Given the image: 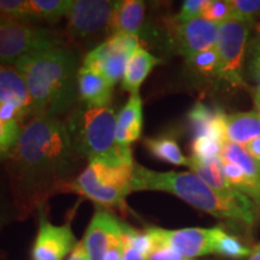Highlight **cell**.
<instances>
[{
    "label": "cell",
    "instance_id": "cell-30",
    "mask_svg": "<svg viewBox=\"0 0 260 260\" xmlns=\"http://www.w3.org/2000/svg\"><path fill=\"white\" fill-rule=\"evenodd\" d=\"M224 144L225 142L217 139L209 138V136L195 138L193 142H191V152H193L191 155L200 159L220 158L224 148Z\"/></svg>",
    "mask_w": 260,
    "mask_h": 260
},
{
    "label": "cell",
    "instance_id": "cell-5",
    "mask_svg": "<svg viewBox=\"0 0 260 260\" xmlns=\"http://www.w3.org/2000/svg\"><path fill=\"white\" fill-rule=\"evenodd\" d=\"M133 165L111 167L92 161L70 186L69 193L82 195L104 209H116L123 216L129 212L126 197L133 191Z\"/></svg>",
    "mask_w": 260,
    "mask_h": 260
},
{
    "label": "cell",
    "instance_id": "cell-8",
    "mask_svg": "<svg viewBox=\"0 0 260 260\" xmlns=\"http://www.w3.org/2000/svg\"><path fill=\"white\" fill-rule=\"evenodd\" d=\"M252 24V22L237 18L219 24L218 38L214 47L218 54L216 80L234 88L246 86L242 71Z\"/></svg>",
    "mask_w": 260,
    "mask_h": 260
},
{
    "label": "cell",
    "instance_id": "cell-31",
    "mask_svg": "<svg viewBox=\"0 0 260 260\" xmlns=\"http://www.w3.org/2000/svg\"><path fill=\"white\" fill-rule=\"evenodd\" d=\"M201 17L216 24H222L233 18L230 0H209Z\"/></svg>",
    "mask_w": 260,
    "mask_h": 260
},
{
    "label": "cell",
    "instance_id": "cell-33",
    "mask_svg": "<svg viewBox=\"0 0 260 260\" xmlns=\"http://www.w3.org/2000/svg\"><path fill=\"white\" fill-rule=\"evenodd\" d=\"M207 3L209 0H186L182 4L181 11L175 16V18L178 22H188L191 19L200 18Z\"/></svg>",
    "mask_w": 260,
    "mask_h": 260
},
{
    "label": "cell",
    "instance_id": "cell-7",
    "mask_svg": "<svg viewBox=\"0 0 260 260\" xmlns=\"http://www.w3.org/2000/svg\"><path fill=\"white\" fill-rule=\"evenodd\" d=\"M65 45L67 38L48 28L0 19V64L15 65L32 52Z\"/></svg>",
    "mask_w": 260,
    "mask_h": 260
},
{
    "label": "cell",
    "instance_id": "cell-22",
    "mask_svg": "<svg viewBox=\"0 0 260 260\" xmlns=\"http://www.w3.org/2000/svg\"><path fill=\"white\" fill-rule=\"evenodd\" d=\"M146 5L140 0L117 2L113 17V34L139 37L145 23Z\"/></svg>",
    "mask_w": 260,
    "mask_h": 260
},
{
    "label": "cell",
    "instance_id": "cell-13",
    "mask_svg": "<svg viewBox=\"0 0 260 260\" xmlns=\"http://www.w3.org/2000/svg\"><path fill=\"white\" fill-rule=\"evenodd\" d=\"M122 236V222L111 211L96 206L82 240L88 260H104L107 249Z\"/></svg>",
    "mask_w": 260,
    "mask_h": 260
},
{
    "label": "cell",
    "instance_id": "cell-32",
    "mask_svg": "<svg viewBox=\"0 0 260 260\" xmlns=\"http://www.w3.org/2000/svg\"><path fill=\"white\" fill-rule=\"evenodd\" d=\"M230 4L233 18L254 23V19L260 16V0H230Z\"/></svg>",
    "mask_w": 260,
    "mask_h": 260
},
{
    "label": "cell",
    "instance_id": "cell-15",
    "mask_svg": "<svg viewBox=\"0 0 260 260\" xmlns=\"http://www.w3.org/2000/svg\"><path fill=\"white\" fill-rule=\"evenodd\" d=\"M144 126L142 100L140 94H130L128 102L117 115L116 140L124 155L133 160L132 145L140 139Z\"/></svg>",
    "mask_w": 260,
    "mask_h": 260
},
{
    "label": "cell",
    "instance_id": "cell-36",
    "mask_svg": "<svg viewBox=\"0 0 260 260\" xmlns=\"http://www.w3.org/2000/svg\"><path fill=\"white\" fill-rule=\"evenodd\" d=\"M148 260H183V258L171 249L155 248L148 256Z\"/></svg>",
    "mask_w": 260,
    "mask_h": 260
},
{
    "label": "cell",
    "instance_id": "cell-21",
    "mask_svg": "<svg viewBox=\"0 0 260 260\" xmlns=\"http://www.w3.org/2000/svg\"><path fill=\"white\" fill-rule=\"evenodd\" d=\"M256 138H260V118L255 111L235 112L226 115V142L245 146Z\"/></svg>",
    "mask_w": 260,
    "mask_h": 260
},
{
    "label": "cell",
    "instance_id": "cell-9",
    "mask_svg": "<svg viewBox=\"0 0 260 260\" xmlns=\"http://www.w3.org/2000/svg\"><path fill=\"white\" fill-rule=\"evenodd\" d=\"M139 46V37L113 34L86 53L81 67L102 75L115 87L124 76L128 60Z\"/></svg>",
    "mask_w": 260,
    "mask_h": 260
},
{
    "label": "cell",
    "instance_id": "cell-37",
    "mask_svg": "<svg viewBox=\"0 0 260 260\" xmlns=\"http://www.w3.org/2000/svg\"><path fill=\"white\" fill-rule=\"evenodd\" d=\"M123 260H148V256H146L144 253L138 251V249L124 241V258H123Z\"/></svg>",
    "mask_w": 260,
    "mask_h": 260
},
{
    "label": "cell",
    "instance_id": "cell-38",
    "mask_svg": "<svg viewBox=\"0 0 260 260\" xmlns=\"http://www.w3.org/2000/svg\"><path fill=\"white\" fill-rule=\"evenodd\" d=\"M246 149V152L248 154H251L253 158L260 161V138H256L253 141L248 142V144L242 146Z\"/></svg>",
    "mask_w": 260,
    "mask_h": 260
},
{
    "label": "cell",
    "instance_id": "cell-39",
    "mask_svg": "<svg viewBox=\"0 0 260 260\" xmlns=\"http://www.w3.org/2000/svg\"><path fill=\"white\" fill-rule=\"evenodd\" d=\"M68 260H88V256H87L86 248H84L83 241H80L77 243V246L75 247V249L70 253V256Z\"/></svg>",
    "mask_w": 260,
    "mask_h": 260
},
{
    "label": "cell",
    "instance_id": "cell-40",
    "mask_svg": "<svg viewBox=\"0 0 260 260\" xmlns=\"http://www.w3.org/2000/svg\"><path fill=\"white\" fill-rule=\"evenodd\" d=\"M253 100H254L256 113H258V116L260 118V86L256 87V88L254 89V92H253Z\"/></svg>",
    "mask_w": 260,
    "mask_h": 260
},
{
    "label": "cell",
    "instance_id": "cell-41",
    "mask_svg": "<svg viewBox=\"0 0 260 260\" xmlns=\"http://www.w3.org/2000/svg\"><path fill=\"white\" fill-rule=\"evenodd\" d=\"M248 260H260V243L255 246V248H253L252 254L249 255Z\"/></svg>",
    "mask_w": 260,
    "mask_h": 260
},
{
    "label": "cell",
    "instance_id": "cell-28",
    "mask_svg": "<svg viewBox=\"0 0 260 260\" xmlns=\"http://www.w3.org/2000/svg\"><path fill=\"white\" fill-rule=\"evenodd\" d=\"M0 19L31 23L29 0H0Z\"/></svg>",
    "mask_w": 260,
    "mask_h": 260
},
{
    "label": "cell",
    "instance_id": "cell-26",
    "mask_svg": "<svg viewBox=\"0 0 260 260\" xmlns=\"http://www.w3.org/2000/svg\"><path fill=\"white\" fill-rule=\"evenodd\" d=\"M22 219L23 217L16 206L6 176L0 177V234L11 223Z\"/></svg>",
    "mask_w": 260,
    "mask_h": 260
},
{
    "label": "cell",
    "instance_id": "cell-17",
    "mask_svg": "<svg viewBox=\"0 0 260 260\" xmlns=\"http://www.w3.org/2000/svg\"><path fill=\"white\" fill-rule=\"evenodd\" d=\"M220 159L235 162L245 172L247 180L245 195L253 201L256 213L260 217V161L247 153L242 146L232 144V142L224 144Z\"/></svg>",
    "mask_w": 260,
    "mask_h": 260
},
{
    "label": "cell",
    "instance_id": "cell-19",
    "mask_svg": "<svg viewBox=\"0 0 260 260\" xmlns=\"http://www.w3.org/2000/svg\"><path fill=\"white\" fill-rule=\"evenodd\" d=\"M77 84L80 103L89 107H105L110 105L113 86L102 75L81 67Z\"/></svg>",
    "mask_w": 260,
    "mask_h": 260
},
{
    "label": "cell",
    "instance_id": "cell-6",
    "mask_svg": "<svg viewBox=\"0 0 260 260\" xmlns=\"http://www.w3.org/2000/svg\"><path fill=\"white\" fill-rule=\"evenodd\" d=\"M116 8L111 0H74L64 37L73 45L95 48L113 35Z\"/></svg>",
    "mask_w": 260,
    "mask_h": 260
},
{
    "label": "cell",
    "instance_id": "cell-20",
    "mask_svg": "<svg viewBox=\"0 0 260 260\" xmlns=\"http://www.w3.org/2000/svg\"><path fill=\"white\" fill-rule=\"evenodd\" d=\"M158 64L159 59L157 57L145 47L139 46L126 64L124 76L122 79V88L130 94H138L141 84Z\"/></svg>",
    "mask_w": 260,
    "mask_h": 260
},
{
    "label": "cell",
    "instance_id": "cell-18",
    "mask_svg": "<svg viewBox=\"0 0 260 260\" xmlns=\"http://www.w3.org/2000/svg\"><path fill=\"white\" fill-rule=\"evenodd\" d=\"M225 119L226 115L218 107H210L204 103H197L188 113V121L193 130L194 139L201 136L220 140H225Z\"/></svg>",
    "mask_w": 260,
    "mask_h": 260
},
{
    "label": "cell",
    "instance_id": "cell-3",
    "mask_svg": "<svg viewBox=\"0 0 260 260\" xmlns=\"http://www.w3.org/2000/svg\"><path fill=\"white\" fill-rule=\"evenodd\" d=\"M132 186L133 191H165L194 209L248 228L254 225L258 217L254 210H247L217 193L193 171H154L134 162Z\"/></svg>",
    "mask_w": 260,
    "mask_h": 260
},
{
    "label": "cell",
    "instance_id": "cell-4",
    "mask_svg": "<svg viewBox=\"0 0 260 260\" xmlns=\"http://www.w3.org/2000/svg\"><path fill=\"white\" fill-rule=\"evenodd\" d=\"M64 123L75 149L87 162L111 167L134 164L117 144V115L112 106L89 107L79 102Z\"/></svg>",
    "mask_w": 260,
    "mask_h": 260
},
{
    "label": "cell",
    "instance_id": "cell-2",
    "mask_svg": "<svg viewBox=\"0 0 260 260\" xmlns=\"http://www.w3.org/2000/svg\"><path fill=\"white\" fill-rule=\"evenodd\" d=\"M80 56L70 45L32 52L15 67L27 83L35 116L65 119L79 104Z\"/></svg>",
    "mask_w": 260,
    "mask_h": 260
},
{
    "label": "cell",
    "instance_id": "cell-29",
    "mask_svg": "<svg viewBox=\"0 0 260 260\" xmlns=\"http://www.w3.org/2000/svg\"><path fill=\"white\" fill-rule=\"evenodd\" d=\"M22 126L17 122H5L0 118V161H5L17 144Z\"/></svg>",
    "mask_w": 260,
    "mask_h": 260
},
{
    "label": "cell",
    "instance_id": "cell-24",
    "mask_svg": "<svg viewBox=\"0 0 260 260\" xmlns=\"http://www.w3.org/2000/svg\"><path fill=\"white\" fill-rule=\"evenodd\" d=\"M145 147L153 157L159 160L178 165V167H188L189 158L183 155L180 146L175 139L170 136H157V138H147L144 141Z\"/></svg>",
    "mask_w": 260,
    "mask_h": 260
},
{
    "label": "cell",
    "instance_id": "cell-35",
    "mask_svg": "<svg viewBox=\"0 0 260 260\" xmlns=\"http://www.w3.org/2000/svg\"><path fill=\"white\" fill-rule=\"evenodd\" d=\"M251 75L259 82L260 86V38H258L253 45L251 64H249Z\"/></svg>",
    "mask_w": 260,
    "mask_h": 260
},
{
    "label": "cell",
    "instance_id": "cell-10",
    "mask_svg": "<svg viewBox=\"0 0 260 260\" xmlns=\"http://www.w3.org/2000/svg\"><path fill=\"white\" fill-rule=\"evenodd\" d=\"M218 29L219 24L203 17L188 22H178L174 17L168 23L169 44L187 60L200 52L216 47Z\"/></svg>",
    "mask_w": 260,
    "mask_h": 260
},
{
    "label": "cell",
    "instance_id": "cell-14",
    "mask_svg": "<svg viewBox=\"0 0 260 260\" xmlns=\"http://www.w3.org/2000/svg\"><path fill=\"white\" fill-rule=\"evenodd\" d=\"M188 168H190V170L194 174H197L205 183L209 184L213 190H216L222 197L229 200L236 201L237 204H240L245 209L254 210L256 212L253 201L239 189H236L226 180L225 174H224L223 161L220 158L200 159L190 155Z\"/></svg>",
    "mask_w": 260,
    "mask_h": 260
},
{
    "label": "cell",
    "instance_id": "cell-16",
    "mask_svg": "<svg viewBox=\"0 0 260 260\" xmlns=\"http://www.w3.org/2000/svg\"><path fill=\"white\" fill-rule=\"evenodd\" d=\"M0 106H12L25 118L34 117L27 83L15 65L0 64Z\"/></svg>",
    "mask_w": 260,
    "mask_h": 260
},
{
    "label": "cell",
    "instance_id": "cell-23",
    "mask_svg": "<svg viewBox=\"0 0 260 260\" xmlns=\"http://www.w3.org/2000/svg\"><path fill=\"white\" fill-rule=\"evenodd\" d=\"M32 24L56 23L67 17L73 8V0H29Z\"/></svg>",
    "mask_w": 260,
    "mask_h": 260
},
{
    "label": "cell",
    "instance_id": "cell-25",
    "mask_svg": "<svg viewBox=\"0 0 260 260\" xmlns=\"http://www.w3.org/2000/svg\"><path fill=\"white\" fill-rule=\"evenodd\" d=\"M252 248L240 241L236 236L230 235L222 228L216 226L213 242V254L228 259H241L252 254Z\"/></svg>",
    "mask_w": 260,
    "mask_h": 260
},
{
    "label": "cell",
    "instance_id": "cell-12",
    "mask_svg": "<svg viewBox=\"0 0 260 260\" xmlns=\"http://www.w3.org/2000/svg\"><path fill=\"white\" fill-rule=\"evenodd\" d=\"M39 229L31 247V260H64L77 246L70 223L53 225L44 209L38 211Z\"/></svg>",
    "mask_w": 260,
    "mask_h": 260
},
{
    "label": "cell",
    "instance_id": "cell-11",
    "mask_svg": "<svg viewBox=\"0 0 260 260\" xmlns=\"http://www.w3.org/2000/svg\"><path fill=\"white\" fill-rule=\"evenodd\" d=\"M146 232L153 240L154 249H171L183 259L213 254L216 228H186L178 230H167L157 226H148Z\"/></svg>",
    "mask_w": 260,
    "mask_h": 260
},
{
    "label": "cell",
    "instance_id": "cell-1",
    "mask_svg": "<svg viewBox=\"0 0 260 260\" xmlns=\"http://www.w3.org/2000/svg\"><path fill=\"white\" fill-rule=\"evenodd\" d=\"M86 162L73 146L64 119H29L4 161L6 180L23 219L46 207L54 195L69 193Z\"/></svg>",
    "mask_w": 260,
    "mask_h": 260
},
{
    "label": "cell",
    "instance_id": "cell-42",
    "mask_svg": "<svg viewBox=\"0 0 260 260\" xmlns=\"http://www.w3.org/2000/svg\"><path fill=\"white\" fill-rule=\"evenodd\" d=\"M183 260H189V259H183Z\"/></svg>",
    "mask_w": 260,
    "mask_h": 260
},
{
    "label": "cell",
    "instance_id": "cell-27",
    "mask_svg": "<svg viewBox=\"0 0 260 260\" xmlns=\"http://www.w3.org/2000/svg\"><path fill=\"white\" fill-rule=\"evenodd\" d=\"M191 73H195L201 77H214L216 79L218 70V54L216 48L200 52L194 57L186 60Z\"/></svg>",
    "mask_w": 260,
    "mask_h": 260
},
{
    "label": "cell",
    "instance_id": "cell-34",
    "mask_svg": "<svg viewBox=\"0 0 260 260\" xmlns=\"http://www.w3.org/2000/svg\"><path fill=\"white\" fill-rule=\"evenodd\" d=\"M124 258V241H123V233L122 236L117 237L112 245L107 249L104 260H123Z\"/></svg>",
    "mask_w": 260,
    "mask_h": 260
}]
</instances>
